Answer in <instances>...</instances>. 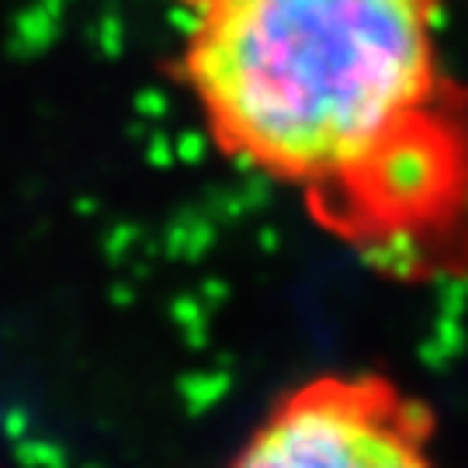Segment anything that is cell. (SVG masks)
<instances>
[{
    "label": "cell",
    "mask_w": 468,
    "mask_h": 468,
    "mask_svg": "<svg viewBox=\"0 0 468 468\" xmlns=\"http://www.w3.org/2000/svg\"><path fill=\"white\" fill-rule=\"evenodd\" d=\"M181 77L218 150L309 198L431 112L444 0H187Z\"/></svg>",
    "instance_id": "obj_1"
},
{
    "label": "cell",
    "mask_w": 468,
    "mask_h": 468,
    "mask_svg": "<svg viewBox=\"0 0 468 468\" xmlns=\"http://www.w3.org/2000/svg\"><path fill=\"white\" fill-rule=\"evenodd\" d=\"M313 216L396 278L468 271V87L452 80L431 112L340 185Z\"/></svg>",
    "instance_id": "obj_2"
},
{
    "label": "cell",
    "mask_w": 468,
    "mask_h": 468,
    "mask_svg": "<svg viewBox=\"0 0 468 468\" xmlns=\"http://www.w3.org/2000/svg\"><path fill=\"white\" fill-rule=\"evenodd\" d=\"M222 468H444L437 417L382 371H319L284 388Z\"/></svg>",
    "instance_id": "obj_3"
}]
</instances>
